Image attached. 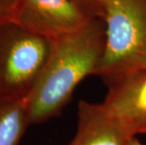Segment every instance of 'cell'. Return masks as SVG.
I'll return each instance as SVG.
<instances>
[{
	"label": "cell",
	"instance_id": "1",
	"mask_svg": "<svg viewBox=\"0 0 146 145\" xmlns=\"http://www.w3.org/2000/svg\"><path fill=\"white\" fill-rule=\"evenodd\" d=\"M105 39L104 21L94 19L80 31L53 42L47 62L27 97L30 125L45 122L62 112L79 83L92 75Z\"/></svg>",
	"mask_w": 146,
	"mask_h": 145
},
{
	"label": "cell",
	"instance_id": "2",
	"mask_svg": "<svg viewBox=\"0 0 146 145\" xmlns=\"http://www.w3.org/2000/svg\"><path fill=\"white\" fill-rule=\"evenodd\" d=\"M104 50L92 75L110 82L146 69V0H112L104 17Z\"/></svg>",
	"mask_w": 146,
	"mask_h": 145
},
{
	"label": "cell",
	"instance_id": "3",
	"mask_svg": "<svg viewBox=\"0 0 146 145\" xmlns=\"http://www.w3.org/2000/svg\"><path fill=\"white\" fill-rule=\"evenodd\" d=\"M53 42L15 22L0 26V99L27 97L47 62Z\"/></svg>",
	"mask_w": 146,
	"mask_h": 145
},
{
	"label": "cell",
	"instance_id": "4",
	"mask_svg": "<svg viewBox=\"0 0 146 145\" xmlns=\"http://www.w3.org/2000/svg\"><path fill=\"white\" fill-rule=\"evenodd\" d=\"M92 20L72 0H18L13 22L58 41L80 31Z\"/></svg>",
	"mask_w": 146,
	"mask_h": 145
},
{
	"label": "cell",
	"instance_id": "5",
	"mask_svg": "<svg viewBox=\"0 0 146 145\" xmlns=\"http://www.w3.org/2000/svg\"><path fill=\"white\" fill-rule=\"evenodd\" d=\"M107 85L104 106L135 137L146 134V69L126 73Z\"/></svg>",
	"mask_w": 146,
	"mask_h": 145
},
{
	"label": "cell",
	"instance_id": "6",
	"mask_svg": "<svg viewBox=\"0 0 146 145\" xmlns=\"http://www.w3.org/2000/svg\"><path fill=\"white\" fill-rule=\"evenodd\" d=\"M134 138L103 103H78L76 132L69 145H130Z\"/></svg>",
	"mask_w": 146,
	"mask_h": 145
},
{
	"label": "cell",
	"instance_id": "7",
	"mask_svg": "<svg viewBox=\"0 0 146 145\" xmlns=\"http://www.w3.org/2000/svg\"><path fill=\"white\" fill-rule=\"evenodd\" d=\"M29 125L27 98L0 99V145H19Z\"/></svg>",
	"mask_w": 146,
	"mask_h": 145
},
{
	"label": "cell",
	"instance_id": "8",
	"mask_svg": "<svg viewBox=\"0 0 146 145\" xmlns=\"http://www.w3.org/2000/svg\"><path fill=\"white\" fill-rule=\"evenodd\" d=\"M77 7L94 19L103 20L108 6L112 0H72Z\"/></svg>",
	"mask_w": 146,
	"mask_h": 145
},
{
	"label": "cell",
	"instance_id": "9",
	"mask_svg": "<svg viewBox=\"0 0 146 145\" xmlns=\"http://www.w3.org/2000/svg\"><path fill=\"white\" fill-rule=\"evenodd\" d=\"M18 0H0V26L13 22Z\"/></svg>",
	"mask_w": 146,
	"mask_h": 145
},
{
	"label": "cell",
	"instance_id": "10",
	"mask_svg": "<svg viewBox=\"0 0 146 145\" xmlns=\"http://www.w3.org/2000/svg\"><path fill=\"white\" fill-rule=\"evenodd\" d=\"M130 145H143V144H142L137 138H134L131 140V142H130Z\"/></svg>",
	"mask_w": 146,
	"mask_h": 145
}]
</instances>
